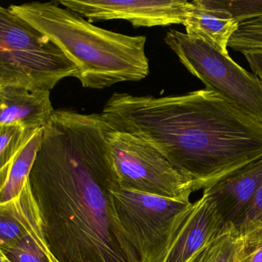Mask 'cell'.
I'll use <instances>...</instances> for the list:
<instances>
[{"label":"cell","mask_w":262,"mask_h":262,"mask_svg":"<svg viewBox=\"0 0 262 262\" xmlns=\"http://www.w3.org/2000/svg\"><path fill=\"white\" fill-rule=\"evenodd\" d=\"M101 113L54 110L29 180L49 250L58 262H140L120 225L119 186Z\"/></svg>","instance_id":"1"},{"label":"cell","mask_w":262,"mask_h":262,"mask_svg":"<svg viewBox=\"0 0 262 262\" xmlns=\"http://www.w3.org/2000/svg\"><path fill=\"white\" fill-rule=\"evenodd\" d=\"M101 115L152 145L196 192L262 158V122L206 88L164 97L116 92Z\"/></svg>","instance_id":"2"},{"label":"cell","mask_w":262,"mask_h":262,"mask_svg":"<svg viewBox=\"0 0 262 262\" xmlns=\"http://www.w3.org/2000/svg\"><path fill=\"white\" fill-rule=\"evenodd\" d=\"M9 9L60 48L78 69L83 87L102 89L149 75L144 35L98 27L57 2L10 5Z\"/></svg>","instance_id":"3"},{"label":"cell","mask_w":262,"mask_h":262,"mask_svg":"<svg viewBox=\"0 0 262 262\" xmlns=\"http://www.w3.org/2000/svg\"><path fill=\"white\" fill-rule=\"evenodd\" d=\"M78 75L75 65L47 36L0 6V88L50 91Z\"/></svg>","instance_id":"4"},{"label":"cell","mask_w":262,"mask_h":262,"mask_svg":"<svg viewBox=\"0 0 262 262\" xmlns=\"http://www.w3.org/2000/svg\"><path fill=\"white\" fill-rule=\"evenodd\" d=\"M112 193L120 225L140 261L161 262L193 203L124 190L120 186Z\"/></svg>","instance_id":"5"},{"label":"cell","mask_w":262,"mask_h":262,"mask_svg":"<svg viewBox=\"0 0 262 262\" xmlns=\"http://www.w3.org/2000/svg\"><path fill=\"white\" fill-rule=\"evenodd\" d=\"M109 151L121 189L187 203L196 192L152 145L107 126Z\"/></svg>","instance_id":"6"},{"label":"cell","mask_w":262,"mask_h":262,"mask_svg":"<svg viewBox=\"0 0 262 262\" xmlns=\"http://www.w3.org/2000/svg\"><path fill=\"white\" fill-rule=\"evenodd\" d=\"M165 43L206 89L214 91L262 122V82L199 38L171 29Z\"/></svg>","instance_id":"7"},{"label":"cell","mask_w":262,"mask_h":262,"mask_svg":"<svg viewBox=\"0 0 262 262\" xmlns=\"http://www.w3.org/2000/svg\"><path fill=\"white\" fill-rule=\"evenodd\" d=\"M89 21L127 20L134 27L182 24L190 9L186 0H61L57 2Z\"/></svg>","instance_id":"8"},{"label":"cell","mask_w":262,"mask_h":262,"mask_svg":"<svg viewBox=\"0 0 262 262\" xmlns=\"http://www.w3.org/2000/svg\"><path fill=\"white\" fill-rule=\"evenodd\" d=\"M227 224L213 198L203 191L201 198L192 203L161 262H189L216 239Z\"/></svg>","instance_id":"9"},{"label":"cell","mask_w":262,"mask_h":262,"mask_svg":"<svg viewBox=\"0 0 262 262\" xmlns=\"http://www.w3.org/2000/svg\"><path fill=\"white\" fill-rule=\"evenodd\" d=\"M262 185V158L204 189L226 223L236 226Z\"/></svg>","instance_id":"10"},{"label":"cell","mask_w":262,"mask_h":262,"mask_svg":"<svg viewBox=\"0 0 262 262\" xmlns=\"http://www.w3.org/2000/svg\"><path fill=\"white\" fill-rule=\"evenodd\" d=\"M53 112L50 91L15 86L0 88V126L39 129Z\"/></svg>","instance_id":"11"},{"label":"cell","mask_w":262,"mask_h":262,"mask_svg":"<svg viewBox=\"0 0 262 262\" xmlns=\"http://www.w3.org/2000/svg\"><path fill=\"white\" fill-rule=\"evenodd\" d=\"M186 34L199 38L223 55L229 56V42L238 25L211 0H193L186 21Z\"/></svg>","instance_id":"12"},{"label":"cell","mask_w":262,"mask_h":262,"mask_svg":"<svg viewBox=\"0 0 262 262\" xmlns=\"http://www.w3.org/2000/svg\"><path fill=\"white\" fill-rule=\"evenodd\" d=\"M41 226L29 180L18 196L0 204V249L9 247Z\"/></svg>","instance_id":"13"},{"label":"cell","mask_w":262,"mask_h":262,"mask_svg":"<svg viewBox=\"0 0 262 262\" xmlns=\"http://www.w3.org/2000/svg\"><path fill=\"white\" fill-rule=\"evenodd\" d=\"M42 130L43 127L37 129L12 163L0 172V204L18 196L29 180L41 143Z\"/></svg>","instance_id":"14"},{"label":"cell","mask_w":262,"mask_h":262,"mask_svg":"<svg viewBox=\"0 0 262 262\" xmlns=\"http://www.w3.org/2000/svg\"><path fill=\"white\" fill-rule=\"evenodd\" d=\"M0 249L10 262H58L48 247L41 226L15 244Z\"/></svg>","instance_id":"15"},{"label":"cell","mask_w":262,"mask_h":262,"mask_svg":"<svg viewBox=\"0 0 262 262\" xmlns=\"http://www.w3.org/2000/svg\"><path fill=\"white\" fill-rule=\"evenodd\" d=\"M37 129H26L18 126H0V172L12 163Z\"/></svg>","instance_id":"16"},{"label":"cell","mask_w":262,"mask_h":262,"mask_svg":"<svg viewBox=\"0 0 262 262\" xmlns=\"http://www.w3.org/2000/svg\"><path fill=\"white\" fill-rule=\"evenodd\" d=\"M229 47L241 52L262 49V17L238 25L229 40Z\"/></svg>","instance_id":"17"},{"label":"cell","mask_w":262,"mask_h":262,"mask_svg":"<svg viewBox=\"0 0 262 262\" xmlns=\"http://www.w3.org/2000/svg\"><path fill=\"white\" fill-rule=\"evenodd\" d=\"M211 3L238 25L262 17V0H211Z\"/></svg>","instance_id":"18"},{"label":"cell","mask_w":262,"mask_h":262,"mask_svg":"<svg viewBox=\"0 0 262 262\" xmlns=\"http://www.w3.org/2000/svg\"><path fill=\"white\" fill-rule=\"evenodd\" d=\"M237 229L243 238V246L236 262H262V221Z\"/></svg>","instance_id":"19"},{"label":"cell","mask_w":262,"mask_h":262,"mask_svg":"<svg viewBox=\"0 0 262 262\" xmlns=\"http://www.w3.org/2000/svg\"><path fill=\"white\" fill-rule=\"evenodd\" d=\"M242 53L247 59L254 75H256L262 82V49L245 51Z\"/></svg>","instance_id":"20"},{"label":"cell","mask_w":262,"mask_h":262,"mask_svg":"<svg viewBox=\"0 0 262 262\" xmlns=\"http://www.w3.org/2000/svg\"><path fill=\"white\" fill-rule=\"evenodd\" d=\"M215 241V240H214ZM212 241V243H213ZM209 244V246H206L203 250L200 251L197 255H195L189 262H206L207 261L208 258L210 255L211 249H212V245Z\"/></svg>","instance_id":"21"},{"label":"cell","mask_w":262,"mask_h":262,"mask_svg":"<svg viewBox=\"0 0 262 262\" xmlns=\"http://www.w3.org/2000/svg\"><path fill=\"white\" fill-rule=\"evenodd\" d=\"M0 262H9V260L6 258L1 249H0Z\"/></svg>","instance_id":"22"},{"label":"cell","mask_w":262,"mask_h":262,"mask_svg":"<svg viewBox=\"0 0 262 262\" xmlns=\"http://www.w3.org/2000/svg\"><path fill=\"white\" fill-rule=\"evenodd\" d=\"M9 262H10V261H9Z\"/></svg>","instance_id":"23"}]
</instances>
